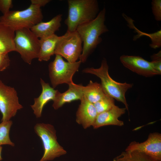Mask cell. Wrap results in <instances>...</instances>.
Returning <instances> with one entry per match:
<instances>
[{"label": "cell", "instance_id": "1", "mask_svg": "<svg viewBox=\"0 0 161 161\" xmlns=\"http://www.w3.org/2000/svg\"><path fill=\"white\" fill-rule=\"evenodd\" d=\"M106 10L105 7L93 20L81 25L76 31L83 43V50L79 58L81 63H84L89 55L102 41L100 35L109 30L105 24Z\"/></svg>", "mask_w": 161, "mask_h": 161}, {"label": "cell", "instance_id": "2", "mask_svg": "<svg viewBox=\"0 0 161 161\" xmlns=\"http://www.w3.org/2000/svg\"><path fill=\"white\" fill-rule=\"evenodd\" d=\"M68 15L65 21L67 31L74 32L78 27L94 19L99 13L97 0H68Z\"/></svg>", "mask_w": 161, "mask_h": 161}, {"label": "cell", "instance_id": "3", "mask_svg": "<svg viewBox=\"0 0 161 161\" xmlns=\"http://www.w3.org/2000/svg\"><path fill=\"white\" fill-rule=\"evenodd\" d=\"M108 69L106 60L104 58L99 68H87L84 69L83 72L93 74L99 78L101 80V84L105 93L114 99L123 103L126 109L128 111L129 105L125 97V94L129 89L132 87L133 84L115 81L109 75Z\"/></svg>", "mask_w": 161, "mask_h": 161}, {"label": "cell", "instance_id": "4", "mask_svg": "<svg viewBox=\"0 0 161 161\" xmlns=\"http://www.w3.org/2000/svg\"><path fill=\"white\" fill-rule=\"evenodd\" d=\"M43 15L38 6L31 4L22 10H10L0 16V23L16 31L24 28L30 29L42 21Z\"/></svg>", "mask_w": 161, "mask_h": 161}, {"label": "cell", "instance_id": "5", "mask_svg": "<svg viewBox=\"0 0 161 161\" xmlns=\"http://www.w3.org/2000/svg\"><path fill=\"white\" fill-rule=\"evenodd\" d=\"M35 132L42 142L44 154L38 161H49L65 155L67 151L58 142L54 126L48 123H37L34 126Z\"/></svg>", "mask_w": 161, "mask_h": 161}, {"label": "cell", "instance_id": "6", "mask_svg": "<svg viewBox=\"0 0 161 161\" xmlns=\"http://www.w3.org/2000/svg\"><path fill=\"white\" fill-rule=\"evenodd\" d=\"M14 43L15 51L23 61L30 64L38 58L40 49L39 39L30 29L24 28L15 31Z\"/></svg>", "mask_w": 161, "mask_h": 161}, {"label": "cell", "instance_id": "7", "mask_svg": "<svg viewBox=\"0 0 161 161\" xmlns=\"http://www.w3.org/2000/svg\"><path fill=\"white\" fill-rule=\"evenodd\" d=\"M81 62L71 63L64 61L61 55L56 54L54 60L48 66L49 75L52 87L63 83H73L72 77L78 71Z\"/></svg>", "mask_w": 161, "mask_h": 161}, {"label": "cell", "instance_id": "8", "mask_svg": "<svg viewBox=\"0 0 161 161\" xmlns=\"http://www.w3.org/2000/svg\"><path fill=\"white\" fill-rule=\"evenodd\" d=\"M82 42L76 31H67L63 35L59 36L55 51V54L63 57L69 62L77 61L82 52Z\"/></svg>", "mask_w": 161, "mask_h": 161}, {"label": "cell", "instance_id": "9", "mask_svg": "<svg viewBox=\"0 0 161 161\" xmlns=\"http://www.w3.org/2000/svg\"><path fill=\"white\" fill-rule=\"evenodd\" d=\"M23 108L20 103L16 91L0 80V111L2 121H6L15 116L18 111Z\"/></svg>", "mask_w": 161, "mask_h": 161}, {"label": "cell", "instance_id": "10", "mask_svg": "<svg viewBox=\"0 0 161 161\" xmlns=\"http://www.w3.org/2000/svg\"><path fill=\"white\" fill-rule=\"evenodd\" d=\"M137 151L144 153L152 158L161 160V134L154 132L150 133L148 139L140 143L135 141L131 143L125 151Z\"/></svg>", "mask_w": 161, "mask_h": 161}, {"label": "cell", "instance_id": "11", "mask_svg": "<svg viewBox=\"0 0 161 161\" xmlns=\"http://www.w3.org/2000/svg\"><path fill=\"white\" fill-rule=\"evenodd\" d=\"M120 60L124 67L140 75L150 77L161 74L154 69L151 62L140 56L123 55Z\"/></svg>", "mask_w": 161, "mask_h": 161}, {"label": "cell", "instance_id": "12", "mask_svg": "<svg viewBox=\"0 0 161 161\" xmlns=\"http://www.w3.org/2000/svg\"><path fill=\"white\" fill-rule=\"evenodd\" d=\"M80 101L76 113V121L86 129L92 126L98 114L93 104L87 100L84 95Z\"/></svg>", "mask_w": 161, "mask_h": 161}, {"label": "cell", "instance_id": "13", "mask_svg": "<svg viewBox=\"0 0 161 161\" xmlns=\"http://www.w3.org/2000/svg\"><path fill=\"white\" fill-rule=\"evenodd\" d=\"M126 109L120 108L115 105L110 110L97 114L92 126L94 129L107 125L122 126L123 121L118 118L125 113Z\"/></svg>", "mask_w": 161, "mask_h": 161}, {"label": "cell", "instance_id": "14", "mask_svg": "<svg viewBox=\"0 0 161 161\" xmlns=\"http://www.w3.org/2000/svg\"><path fill=\"white\" fill-rule=\"evenodd\" d=\"M40 80L42 88L41 92L39 97L34 99V103L31 105L33 113L37 118L41 116L44 107L49 101L54 100L58 91L42 78H41Z\"/></svg>", "mask_w": 161, "mask_h": 161}, {"label": "cell", "instance_id": "15", "mask_svg": "<svg viewBox=\"0 0 161 161\" xmlns=\"http://www.w3.org/2000/svg\"><path fill=\"white\" fill-rule=\"evenodd\" d=\"M69 85L68 89L65 92L61 93L58 91L54 100L53 101L52 106L55 110L61 107L66 103L73 101L81 100L83 96L82 90V85L77 84L74 82Z\"/></svg>", "mask_w": 161, "mask_h": 161}, {"label": "cell", "instance_id": "16", "mask_svg": "<svg viewBox=\"0 0 161 161\" xmlns=\"http://www.w3.org/2000/svg\"><path fill=\"white\" fill-rule=\"evenodd\" d=\"M62 15L58 14L49 21H42L36 24L30 29L38 38L47 37L54 34L61 26Z\"/></svg>", "mask_w": 161, "mask_h": 161}, {"label": "cell", "instance_id": "17", "mask_svg": "<svg viewBox=\"0 0 161 161\" xmlns=\"http://www.w3.org/2000/svg\"><path fill=\"white\" fill-rule=\"evenodd\" d=\"M59 36L55 34L40 38V49L38 57L40 61H47L55 54L56 45Z\"/></svg>", "mask_w": 161, "mask_h": 161}, {"label": "cell", "instance_id": "18", "mask_svg": "<svg viewBox=\"0 0 161 161\" xmlns=\"http://www.w3.org/2000/svg\"><path fill=\"white\" fill-rule=\"evenodd\" d=\"M15 31L0 23V53L8 54L15 51L14 43Z\"/></svg>", "mask_w": 161, "mask_h": 161}, {"label": "cell", "instance_id": "19", "mask_svg": "<svg viewBox=\"0 0 161 161\" xmlns=\"http://www.w3.org/2000/svg\"><path fill=\"white\" fill-rule=\"evenodd\" d=\"M82 90L84 95L87 100L93 104L100 100L106 95L100 83L94 82L91 80L87 86L82 85Z\"/></svg>", "mask_w": 161, "mask_h": 161}, {"label": "cell", "instance_id": "20", "mask_svg": "<svg viewBox=\"0 0 161 161\" xmlns=\"http://www.w3.org/2000/svg\"><path fill=\"white\" fill-rule=\"evenodd\" d=\"M123 16L127 21L128 25L131 28L134 29L137 34L134 36L133 40L135 41L143 35L149 37L151 40V43L150 47L154 49H156L161 47V30L152 33H148L143 32L137 28L132 23L133 20L124 14Z\"/></svg>", "mask_w": 161, "mask_h": 161}, {"label": "cell", "instance_id": "21", "mask_svg": "<svg viewBox=\"0 0 161 161\" xmlns=\"http://www.w3.org/2000/svg\"><path fill=\"white\" fill-rule=\"evenodd\" d=\"M113 161H161L137 151H125L114 157Z\"/></svg>", "mask_w": 161, "mask_h": 161}, {"label": "cell", "instance_id": "22", "mask_svg": "<svg viewBox=\"0 0 161 161\" xmlns=\"http://www.w3.org/2000/svg\"><path fill=\"white\" fill-rule=\"evenodd\" d=\"M13 124L12 121H2L0 123V145H7L12 146L14 143L10 139L9 136L10 130Z\"/></svg>", "mask_w": 161, "mask_h": 161}, {"label": "cell", "instance_id": "23", "mask_svg": "<svg viewBox=\"0 0 161 161\" xmlns=\"http://www.w3.org/2000/svg\"><path fill=\"white\" fill-rule=\"evenodd\" d=\"M93 104L98 114L111 109L115 105L114 100L113 97L106 94Z\"/></svg>", "mask_w": 161, "mask_h": 161}, {"label": "cell", "instance_id": "24", "mask_svg": "<svg viewBox=\"0 0 161 161\" xmlns=\"http://www.w3.org/2000/svg\"><path fill=\"white\" fill-rule=\"evenodd\" d=\"M151 9L155 19L161 21V0H153L151 1Z\"/></svg>", "mask_w": 161, "mask_h": 161}, {"label": "cell", "instance_id": "25", "mask_svg": "<svg viewBox=\"0 0 161 161\" xmlns=\"http://www.w3.org/2000/svg\"><path fill=\"white\" fill-rule=\"evenodd\" d=\"M151 62L154 69L161 73V51L154 54L151 56Z\"/></svg>", "mask_w": 161, "mask_h": 161}, {"label": "cell", "instance_id": "26", "mask_svg": "<svg viewBox=\"0 0 161 161\" xmlns=\"http://www.w3.org/2000/svg\"><path fill=\"white\" fill-rule=\"evenodd\" d=\"M13 7L12 0H0V11L3 15L7 13Z\"/></svg>", "mask_w": 161, "mask_h": 161}, {"label": "cell", "instance_id": "27", "mask_svg": "<svg viewBox=\"0 0 161 161\" xmlns=\"http://www.w3.org/2000/svg\"><path fill=\"white\" fill-rule=\"evenodd\" d=\"M10 63L8 54H0V72L6 69L9 66Z\"/></svg>", "mask_w": 161, "mask_h": 161}, {"label": "cell", "instance_id": "28", "mask_svg": "<svg viewBox=\"0 0 161 161\" xmlns=\"http://www.w3.org/2000/svg\"><path fill=\"white\" fill-rule=\"evenodd\" d=\"M51 1L50 0H31V4L38 6L40 8L44 6Z\"/></svg>", "mask_w": 161, "mask_h": 161}, {"label": "cell", "instance_id": "29", "mask_svg": "<svg viewBox=\"0 0 161 161\" xmlns=\"http://www.w3.org/2000/svg\"><path fill=\"white\" fill-rule=\"evenodd\" d=\"M2 147L1 145H0V161L2 160V158L1 157V153L2 150Z\"/></svg>", "mask_w": 161, "mask_h": 161}, {"label": "cell", "instance_id": "30", "mask_svg": "<svg viewBox=\"0 0 161 161\" xmlns=\"http://www.w3.org/2000/svg\"><path fill=\"white\" fill-rule=\"evenodd\" d=\"M1 54V53H0V54Z\"/></svg>", "mask_w": 161, "mask_h": 161}]
</instances>
